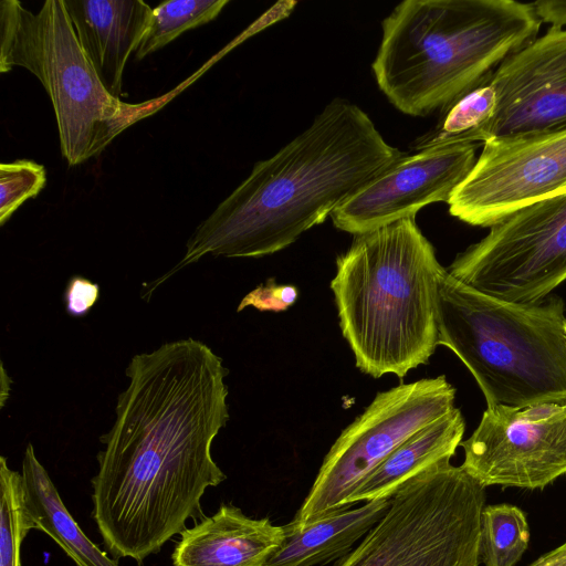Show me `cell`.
<instances>
[{
	"label": "cell",
	"instance_id": "25",
	"mask_svg": "<svg viewBox=\"0 0 566 566\" xmlns=\"http://www.w3.org/2000/svg\"><path fill=\"white\" fill-rule=\"evenodd\" d=\"M532 4L542 23L566 29V0H538Z\"/></svg>",
	"mask_w": 566,
	"mask_h": 566
},
{
	"label": "cell",
	"instance_id": "11",
	"mask_svg": "<svg viewBox=\"0 0 566 566\" xmlns=\"http://www.w3.org/2000/svg\"><path fill=\"white\" fill-rule=\"evenodd\" d=\"M460 447L461 467L484 488L544 489L566 474V400L486 407Z\"/></svg>",
	"mask_w": 566,
	"mask_h": 566
},
{
	"label": "cell",
	"instance_id": "19",
	"mask_svg": "<svg viewBox=\"0 0 566 566\" xmlns=\"http://www.w3.org/2000/svg\"><path fill=\"white\" fill-rule=\"evenodd\" d=\"M524 512L511 504L485 505L481 513L480 560L484 566H515L530 543Z\"/></svg>",
	"mask_w": 566,
	"mask_h": 566
},
{
	"label": "cell",
	"instance_id": "16",
	"mask_svg": "<svg viewBox=\"0 0 566 566\" xmlns=\"http://www.w3.org/2000/svg\"><path fill=\"white\" fill-rule=\"evenodd\" d=\"M390 499L334 510L301 524L283 525L285 539L268 566H316L344 558L385 515Z\"/></svg>",
	"mask_w": 566,
	"mask_h": 566
},
{
	"label": "cell",
	"instance_id": "17",
	"mask_svg": "<svg viewBox=\"0 0 566 566\" xmlns=\"http://www.w3.org/2000/svg\"><path fill=\"white\" fill-rule=\"evenodd\" d=\"M465 422L459 408L428 424L390 453L352 493L342 510L359 502L390 499L409 479L451 459L460 447Z\"/></svg>",
	"mask_w": 566,
	"mask_h": 566
},
{
	"label": "cell",
	"instance_id": "27",
	"mask_svg": "<svg viewBox=\"0 0 566 566\" xmlns=\"http://www.w3.org/2000/svg\"><path fill=\"white\" fill-rule=\"evenodd\" d=\"M565 331H566V323H565Z\"/></svg>",
	"mask_w": 566,
	"mask_h": 566
},
{
	"label": "cell",
	"instance_id": "5",
	"mask_svg": "<svg viewBox=\"0 0 566 566\" xmlns=\"http://www.w3.org/2000/svg\"><path fill=\"white\" fill-rule=\"evenodd\" d=\"M438 345L451 349L481 389L486 407L566 400L565 303L505 301L441 274Z\"/></svg>",
	"mask_w": 566,
	"mask_h": 566
},
{
	"label": "cell",
	"instance_id": "10",
	"mask_svg": "<svg viewBox=\"0 0 566 566\" xmlns=\"http://www.w3.org/2000/svg\"><path fill=\"white\" fill-rule=\"evenodd\" d=\"M448 201L449 212L492 227L516 210L566 190V128L494 138Z\"/></svg>",
	"mask_w": 566,
	"mask_h": 566
},
{
	"label": "cell",
	"instance_id": "21",
	"mask_svg": "<svg viewBox=\"0 0 566 566\" xmlns=\"http://www.w3.org/2000/svg\"><path fill=\"white\" fill-rule=\"evenodd\" d=\"M0 566H21L20 549L35 524L29 512L22 473L0 458Z\"/></svg>",
	"mask_w": 566,
	"mask_h": 566
},
{
	"label": "cell",
	"instance_id": "23",
	"mask_svg": "<svg viewBox=\"0 0 566 566\" xmlns=\"http://www.w3.org/2000/svg\"><path fill=\"white\" fill-rule=\"evenodd\" d=\"M297 295L295 286L276 285L274 280L270 279L265 284L259 285L248 293L237 311L240 312L248 306H253L259 311H285L296 302Z\"/></svg>",
	"mask_w": 566,
	"mask_h": 566
},
{
	"label": "cell",
	"instance_id": "2",
	"mask_svg": "<svg viewBox=\"0 0 566 566\" xmlns=\"http://www.w3.org/2000/svg\"><path fill=\"white\" fill-rule=\"evenodd\" d=\"M406 154L388 144L359 106L335 98L298 136L251 174L195 229L181 260L151 282L153 293L211 254L256 258L281 251Z\"/></svg>",
	"mask_w": 566,
	"mask_h": 566
},
{
	"label": "cell",
	"instance_id": "3",
	"mask_svg": "<svg viewBox=\"0 0 566 566\" xmlns=\"http://www.w3.org/2000/svg\"><path fill=\"white\" fill-rule=\"evenodd\" d=\"M541 24L515 0H406L381 23L371 70L398 111L427 116L486 83Z\"/></svg>",
	"mask_w": 566,
	"mask_h": 566
},
{
	"label": "cell",
	"instance_id": "18",
	"mask_svg": "<svg viewBox=\"0 0 566 566\" xmlns=\"http://www.w3.org/2000/svg\"><path fill=\"white\" fill-rule=\"evenodd\" d=\"M21 473L25 502L35 530L48 534L77 566H118L83 533L35 457L31 443L24 451Z\"/></svg>",
	"mask_w": 566,
	"mask_h": 566
},
{
	"label": "cell",
	"instance_id": "7",
	"mask_svg": "<svg viewBox=\"0 0 566 566\" xmlns=\"http://www.w3.org/2000/svg\"><path fill=\"white\" fill-rule=\"evenodd\" d=\"M450 460L406 481L335 566H479L485 488Z\"/></svg>",
	"mask_w": 566,
	"mask_h": 566
},
{
	"label": "cell",
	"instance_id": "24",
	"mask_svg": "<svg viewBox=\"0 0 566 566\" xmlns=\"http://www.w3.org/2000/svg\"><path fill=\"white\" fill-rule=\"evenodd\" d=\"M99 297L98 284L88 279L72 276L63 294L66 313L72 317H83L88 314Z\"/></svg>",
	"mask_w": 566,
	"mask_h": 566
},
{
	"label": "cell",
	"instance_id": "26",
	"mask_svg": "<svg viewBox=\"0 0 566 566\" xmlns=\"http://www.w3.org/2000/svg\"><path fill=\"white\" fill-rule=\"evenodd\" d=\"M530 566H566V542L542 555Z\"/></svg>",
	"mask_w": 566,
	"mask_h": 566
},
{
	"label": "cell",
	"instance_id": "9",
	"mask_svg": "<svg viewBox=\"0 0 566 566\" xmlns=\"http://www.w3.org/2000/svg\"><path fill=\"white\" fill-rule=\"evenodd\" d=\"M447 271L505 301L546 298L566 281V192L523 207L493 224Z\"/></svg>",
	"mask_w": 566,
	"mask_h": 566
},
{
	"label": "cell",
	"instance_id": "12",
	"mask_svg": "<svg viewBox=\"0 0 566 566\" xmlns=\"http://www.w3.org/2000/svg\"><path fill=\"white\" fill-rule=\"evenodd\" d=\"M476 144L455 143L405 155L358 190L332 214L334 226L354 235L447 202L473 168Z\"/></svg>",
	"mask_w": 566,
	"mask_h": 566
},
{
	"label": "cell",
	"instance_id": "4",
	"mask_svg": "<svg viewBox=\"0 0 566 566\" xmlns=\"http://www.w3.org/2000/svg\"><path fill=\"white\" fill-rule=\"evenodd\" d=\"M443 268L415 218L357 234L331 282L339 327L364 374L403 378L438 346Z\"/></svg>",
	"mask_w": 566,
	"mask_h": 566
},
{
	"label": "cell",
	"instance_id": "22",
	"mask_svg": "<svg viewBox=\"0 0 566 566\" xmlns=\"http://www.w3.org/2000/svg\"><path fill=\"white\" fill-rule=\"evenodd\" d=\"M45 182L43 165L25 159L1 164L0 224L3 226L28 199L36 197Z\"/></svg>",
	"mask_w": 566,
	"mask_h": 566
},
{
	"label": "cell",
	"instance_id": "15",
	"mask_svg": "<svg viewBox=\"0 0 566 566\" xmlns=\"http://www.w3.org/2000/svg\"><path fill=\"white\" fill-rule=\"evenodd\" d=\"M77 40L106 90L119 98L123 74L149 25L142 0H63Z\"/></svg>",
	"mask_w": 566,
	"mask_h": 566
},
{
	"label": "cell",
	"instance_id": "20",
	"mask_svg": "<svg viewBox=\"0 0 566 566\" xmlns=\"http://www.w3.org/2000/svg\"><path fill=\"white\" fill-rule=\"evenodd\" d=\"M228 0H174L153 9L149 25L135 56L142 60L160 50L184 32L214 20Z\"/></svg>",
	"mask_w": 566,
	"mask_h": 566
},
{
	"label": "cell",
	"instance_id": "6",
	"mask_svg": "<svg viewBox=\"0 0 566 566\" xmlns=\"http://www.w3.org/2000/svg\"><path fill=\"white\" fill-rule=\"evenodd\" d=\"M17 66L50 96L70 166L99 155L168 99L129 104L113 96L83 51L63 0H46L35 13L17 0L0 1V72Z\"/></svg>",
	"mask_w": 566,
	"mask_h": 566
},
{
	"label": "cell",
	"instance_id": "8",
	"mask_svg": "<svg viewBox=\"0 0 566 566\" xmlns=\"http://www.w3.org/2000/svg\"><path fill=\"white\" fill-rule=\"evenodd\" d=\"M455 388L442 376L378 392L337 438L291 521L342 510L361 482L400 444L455 408Z\"/></svg>",
	"mask_w": 566,
	"mask_h": 566
},
{
	"label": "cell",
	"instance_id": "13",
	"mask_svg": "<svg viewBox=\"0 0 566 566\" xmlns=\"http://www.w3.org/2000/svg\"><path fill=\"white\" fill-rule=\"evenodd\" d=\"M495 108L480 143L566 128V29L549 27L489 80Z\"/></svg>",
	"mask_w": 566,
	"mask_h": 566
},
{
	"label": "cell",
	"instance_id": "1",
	"mask_svg": "<svg viewBox=\"0 0 566 566\" xmlns=\"http://www.w3.org/2000/svg\"><path fill=\"white\" fill-rule=\"evenodd\" d=\"M228 373L193 338L130 359L92 479V516L114 557L143 564L188 520L205 517L202 495L227 478L211 446L229 420Z\"/></svg>",
	"mask_w": 566,
	"mask_h": 566
},
{
	"label": "cell",
	"instance_id": "14",
	"mask_svg": "<svg viewBox=\"0 0 566 566\" xmlns=\"http://www.w3.org/2000/svg\"><path fill=\"white\" fill-rule=\"evenodd\" d=\"M285 539L283 526L252 518L233 504H221L180 533L172 566H268Z\"/></svg>",
	"mask_w": 566,
	"mask_h": 566
}]
</instances>
